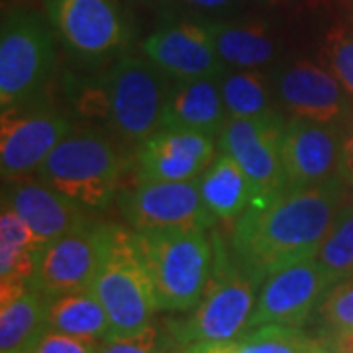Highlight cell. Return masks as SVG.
Listing matches in <instances>:
<instances>
[{"label": "cell", "instance_id": "6da1fadb", "mask_svg": "<svg viewBox=\"0 0 353 353\" xmlns=\"http://www.w3.org/2000/svg\"><path fill=\"white\" fill-rule=\"evenodd\" d=\"M343 176L303 187L283 189L252 206L234 222L230 250L240 267L263 283L283 267L312 259L336 214L347 201Z\"/></svg>", "mask_w": 353, "mask_h": 353}, {"label": "cell", "instance_id": "7a4b0ae2", "mask_svg": "<svg viewBox=\"0 0 353 353\" xmlns=\"http://www.w3.org/2000/svg\"><path fill=\"white\" fill-rule=\"evenodd\" d=\"M122 139L102 130H73L46 157L36 179L63 192L90 212L104 210L120 192L130 167Z\"/></svg>", "mask_w": 353, "mask_h": 353}, {"label": "cell", "instance_id": "3957f363", "mask_svg": "<svg viewBox=\"0 0 353 353\" xmlns=\"http://www.w3.org/2000/svg\"><path fill=\"white\" fill-rule=\"evenodd\" d=\"M134 234L152 279L157 310H192L206 289L214 261V243L206 230L159 228Z\"/></svg>", "mask_w": 353, "mask_h": 353}, {"label": "cell", "instance_id": "277c9868", "mask_svg": "<svg viewBox=\"0 0 353 353\" xmlns=\"http://www.w3.org/2000/svg\"><path fill=\"white\" fill-rule=\"evenodd\" d=\"M214 261L201 301L183 320L169 322V340L183 350L196 341L236 340L248 330V320L257 301L259 281L236 261L230 243L212 234Z\"/></svg>", "mask_w": 353, "mask_h": 353}, {"label": "cell", "instance_id": "5b68a950", "mask_svg": "<svg viewBox=\"0 0 353 353\" xmlns=\"http://www.w3.org/2000/svg\"><path fill=\"white\" fill-rule=\"evenodd\" d=\"M102 120L126 145L139 148L163 128L173 79L143 53H122L101 75Z\"/></svg>", "mask_w": 353, "mask_h": 353}, {"label": "cell", "instance_id": "8992f818", "mask_svg": "<svg viewBox=\"0 0 353 353\" xmlns=\"http://www.w3.org/2000/svg\"><path fill=\"white\" fill-rule=\"evenodd\" d=\"M90 290L108 314V338L130 336L152 324L157 301L134 230L106 224L101 265Z\"/></svg>", "mask_w": 353, "mask_h": 353}, {"label": "cell", "instance_id": "52a82bcc", "mask_svg": "<svg viewBox=\"0 0 353 353\" xmlns=\"http://www.w3.org/2000/svg\"><path fill=\"white\" fill-rule=\"evenodd\" d=\"M53 28L39 14L12 8L0 28V106L14 108L43 97L57 63Z\"/></svg>", "mask_w": 353, "mask_h": 353}, {"label": "cell", "instance_id": "ba28073f", "mask_svg": "<svg viewBox=\"0 0 353 353\" xmlns=\"http://www.w3.org/2000/svg\"><path fill=\"white\" fill-rule=\"evenodd\" d=\"M53 32L75 59L104 65L122 55L130 24L118 0H43Z\"/></svg>", "mask_w": 353, "mask_h": 353}, {"label": "cell", "instance_id": "9c48e42d", "mask_svg": "<svg viewBox=\"0 0 353 353\" xmlns=\"http://www.w3.org/2000/svg\"><path fill=\"white\" fill-rule=\"evenodd\" d=\"M71 132L73 120L46 97L2 110L0 169L4 183L36 175L39 165Z\"/></svg>", "mask_w": 353, "mask_h": 353}, {"label": "cell", "instance_id": "30bf717a", "mask_svg": "<svg viewBox=\"0 0 353 353\" xmlns=\"http://www.w3.org/2000/svg\"><path fill=\"white\" fill-rule=\"evenodd\" d=\"M279 108L292 118L347 130L353 99L328 67L299 59L279 67L271 77Z\"/></svg>", "mask_w": 353, "mask_h": 353}, {"label": "cell", "instance_id": "8fae6325", "mask_svg": "<svg viewBox=\"0 0 353 353\" xmlns=\"http://www.w3.org/2000/svg\"><path fill=\"white\" fill-rule=\"evenodd\" d=\"M287 118L273 112L259 118H228L218 134V152L230 155L250 179L253 202L285 189L281 139Z\"/></svg>", "mask_w": 353, "mask_h": 353}, {"label": "cell", "instance_id": "7c38bea8", "mask_svg": "<svg viewBox=\"0 0 353 353\" xmlns=\"http://www.w3.org/2000/svg\"><path fill=\"white\" fill-rule=\"evenodd\" d=\"M118 208L134 232L159 228H202L212 230L216 218L202 201L199 179L183 183H138L120 190Z\"/></svg>", "mask_w": 353, "mask_h": 353}, {"label": "cell", "instance_id": "4fadbf2b", "mask_svg": "<svg viewBox=\"0 0 353 353\" xmlns=\"http://www.w3.org/2000/svg\"><path fill=\"white\" fill-rule=\"evenodd\" d=\"M106 224H87L39 245L30 289L48 299L92 287L104 245Z\"/></svg>", "mask_w": 353, "mask_h": 353}, {"label": "cell", "instance_id": "5bb4252c", "mask_svg": "<svg viewBox=\"0 0 353 353\" xmlns=\"http://www.w3.org/2000/svg\"><path fill=\"white\" fill-rule=\"evenodd\" d=\"M330 287L332 281L316 257L279 269L261 283L248 330L263 324L303 326Z\"/></svg>", "mask_w": 353, "mask_h": 353}, {"label": "cell", "instance_id": "9a60e30c", "mask_svg": "<svg viewBox=\"0 0 353 353\" xmlns=\"http://www.w3.org/2000/svg\"><path fill=\"white\" fill-rule=\"evenodd\" d=\"M141 53L173 81L220 79L226 65L218 57L206 20L171 18L143 39Z\"/></svg>", "mask_w": 353, "mask_h": 353}, {"label": "cell", "instance_id": "2e32d148", "mask_svg": "<svg viewBox=\"0 0 353 353\" xmlns=\"http://www.w3.org/2000/svg\"><path fill=\"white\" fill-rule=\"evenodd\" d=\"M345 130L304 118H287L281 139L285 189H303L341 176Z\"/></svg>", "mask_w": 353, "mask_h": 353}, {"label": "cell", "instance_id": "e0dca14e", "mask_svg": "<svg viewBox=\"0 0 353 353\" xmlns=\"http://www.w3.org/2000/svg\"><path fill=\"white\" fill-rule=\"evenodd\" d=\"M218 153V138L161 128L138 148V183H183L206 171Z\"/></svg>", "mask_w": 353, "mask_h": 353}, {"label": "cell", "instance_id": "ac0fdd59", "mask_svg": "<svg viewBox=\"0 0 353 353\" xmlns=\"http://www.w3.org/2000/svg\"><path fill=\"white\" fill-rule=\"evenodd\" d=\"M2 202L24 220L39 245L90 224V210L38 179L8 181Z\"/></svg>", "mask_w": 353, "mask_h": 353}, {"label": "cell", "instance_id": "d6986e66", "mask_svg": "<svg viewBox=\"0 0 353 353\" xmlns=\"http://www.w3.org/2000/svg\"><path fill=\"white\" fill-rule=\"evenodd\" d=\"M228 122L218 79L173 81L165 106L163 128L218 138Z\"/></svg>", "mask_w": 353, "mask_h": 353}, {"label": "cell", "instance_id": "ffe728a7", "mask_svg": "<svg viewBox=\"0 0 353 353\" xmlns=\"http://www.w3.org/2000/svg\"><path fill=\"white\" fill-rule=\"evenodd\" d=\"M216 53L228 69H265L279 55V39L257 20H206Z\"/></svg>", "mask_w": 353, "mask_h": 353}, {"label": "cell", "instance_id": "44dd1931", "mask_svg": "<svg viewBox=\"0 0 353 353\" xmlns=\"http://www.w3.org/2000/svg\"><path fill=\"white\" fill-rule=\"evenodd\" d=\"M39 243L26 222L2 202L0 212V304L30 289Z\"/></svg>", "mask_w": 353, "mask_h": 353}, {"label": "cell", "instance_id": "7402d4cb", "mask_svg": "<svg viewBox=\"0 0 353 353\" xmlns=\"http://www.w3.org/2000/svg\"><path fill=\"white\" fill-rule=\"evenodd\" d=\"M199 189L216 222H236L253 204L250 179L230 155L218 152L199 176Z\"/></svg>", "mask_w": 353, "mask_h": 353}, {"label": "cell", "instance_id": "603a6c76", "mask_svg": "<svg viewBox=\"0 0 353 353\" xmlns=\"http://www.w3.org/2000/svg\"><path fill=\"white\" fill-rule=\"evenodd\" d=\"M50 299L36 289L0 304V353H32L48 332Z\"/></svg>", "mask_w": 353, "mask_h": 353}, {"label": "cell", "instance_id": "cb8c5ba5", "mask_svg": "<svg viewBox=\"0 0 353 353\" xmlns=\"http://www.w3.org/2000/svg\"><path fill=\"white\" fill-rule=\"evenodd\" d=\"M48 330L99 341L110 336V320L92 290H73L50 299Z\"/></svg>", "mask_w": 353, "mask_h": 353}, {"label": "cell", "instance_id": "d4e9b609", "mask_svg": "<svg viewBox=\"0 0 353 353\" xmlns=\"http://www.w3.org/2000/svg\"><path fill=\"white\" fill-rule=\"evenodd\" d=\"M228 118H259L283 112L263 69H226L218 79Z\"/></svg>", "mask_w": 353, "mask_h": 353}, {"label": "cell", "instance_id": "484cf974", "mask_svg": "<svg viewBox=\"0 0 353 353\" xmlns=\"http://www.w3.org/2000/svg\"><path fill=\"white\" fill-rule=\"evenodd\" d=\"M316 261L326 271L332 285L353 277V208L347 201L334 218L316 253Z\"/></svg>", "mask_w": 353, "mask_h": 353}, {"label": "cell", "instance_id": "4316f807", "mask_svg": "<svg viewBox=\"0 0 353 353\" xmlns=\"http://www.w3.org/2000/svg\"><path fill=\"white\" fill-rule=\"evenodd\" d=\"M243 353H314L316 338H310L301 326L263 324L243 332Z\"/></svg>", "mask_w": 353, "mask_h": 353}, {"label": "cell", "instance_id": "83f0119b", "mask_svg": "<svg viewBox=\"0 0 353 353\" xmlns=\"http://www.w3.org/2000/svg\"><path fill=\"white\" fill-rule=\"evenodd\" d=\"M324 57L328 69L338 77L353 99V18L334 24L324 39Z\"/></svg>", "mask_w": 353, "mask_h": 353}, {"label": "cell", "instance_id": "f1b7e54d", "mask_svg": "<svg viewBox=\"0 0 353 353\" xmlns=\"http://www.w3.org/2000/svg\"><path fill=\"white\" fill-rule=\"evenodd\" d=\"M322 330L353 328V277L332 285L316 308Z\"/></svg>", "mask_w": 353, "mask_h": 353}, {"label": "cell", "instance_id": "f546056e", "mask_svg": "<svg viewBox=\"0 0 353 353\" xmlns=\"http://www.w3.org/2000/svg\"><path fill=\"white\" fill-rule=\"evenodd\" d=\"M167 341L153 324L130 336L106 338L101 343V353H163Z\"/></svg>", "mask_w": 353, "mask_h": 353}, {"label": "cell", "instance_id": "4dcf8cb0", "mask_svg": "<svg viewBox=\"0 0 353 353\" xmlns=\"http://www.w3.org/2000/svg\"><path fill=\"white\" fill-rule=\"evenodd\" d=\"M32 353H101V345L97 340L77 338V336L48 330Z\"/></svg>", "mask_w": 353, "mask_h": 353}, {"label": "cell", "instance_id": "1f68e13d", "mask_svg": "<svg viewBox=\"0 0 353 353\" xmlns=\"http://www.w3.org/2000/svg\"><path fill=\"white\" fill-rule=\"evenodd\" d=\"M167 8H185L196 14H228L240 6L241 0H152Z\"/></svg>", "mask_w": 353, "mask_h": 353}, {"label": "cell", "instance_id": "d6a6232c", "mask_svg": "<svg viewBox=\"0 0 353 353\" xmlns=\"http://www.w3.org/2000/svg\"><path fill=\"white\" fill-rule=\"evenodd\" d=\"M179 353H243V350H241L240 340L196 341L179 350Z\"/></svg>", "mask_w": 353, "mask_h": 353}, {"label": "cell", "instance_id": "836d02e7", "mask_svg": "<svg viewBox=\"0 0 353 353\" xmlns=\"http://www.w3.org/2000/svg\"><path fill=\"white\" fill-rule=\"evenodd\" d=\"M314 353H353L340 336L336 332L330 330H322L320 336L316 338V350Z\"/></svg>", "mask_w": 353, "mask_h": 353}, {"label": "cell", "instance_id": "e575fe53", "mask_svg": "<svg viewBox=\"0 0 353 353\" xmlns=\"http://www.w3.org/2000/svg\"><path fill=\"white\" fill-rule=\"evenodd\" d=\"M341 176L347 185H353V122L343 134V152H341Z\"/></svg>", "mask_w": 353, "mask_h": 353}, {"label": "cell", "instance_id": "d590c367", "mask_svg": "<svg viewBox=\"0 0 353 353\" xmlns=\"http://www.w3.org/2000/svg\"><path fill=\"white\" fill-rule=\"evenodd\" d=\"M267 6H275V8H314L320 4V0H261Z\"/></svg>", "mask_w": 353, "mask_h": 353}, {"label": "cell", "instance_id": "8d00e7d4", "mask_svg": "<svg viewBox=\"0 0 353 353\" xmlns=\"http://www.w3.org/2000/svg\"><path fill=\"white\" fill-rule=\"evenodd\" d=\"M330 332H336L338 336H340L341 340H343V343L350 347V350H353V328L350 330H330Z\"/></svg>", "mask_w": 353, "mask_h": 353}, {"label": "cell", "instance_id": "74e56055", "mask_svg": "<svg viewBox=\"0 0 353 353\" xmlns=\"http://www.w3.org/2000/svg\"><path fill=\"white\" fill-rule=\"evenodd\" d=\"M347 202H350V206L353 208V185H350V190H347Z\"/></svg>", "mask_w": 353, "mask_h": 353}, {"label": "cell", "instance_id": "f35d334b", "mask_svg": "<svg viewBox=\"0 0 353 353\" xmlns=\"http://www.w3.org/2000/svg\"><path fill=\"white\" fill-rule=\"evenodd\" d=\"M352 18H353V16H352Z\"/></svg>", "mask_w": 353, "mask_h": 353}]
</instances>
